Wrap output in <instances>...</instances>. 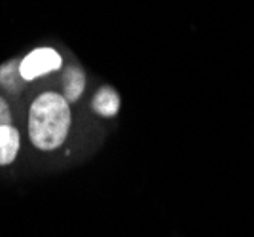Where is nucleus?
<instances>
[{
	"label": "nucleus",
	"mask_w": 254,
	"mask_h": 237,
	"mask_svg": "<svg viewBox=\"0 0 254 237\" xmlns=\"http://www.w3.org/2000/svg\"><path fill=\"white\" fill-rule=\"evenodd\" d=\"M70 129V108L66 99L48 91L34 99L29 114V135L40 150H55L66 140Z\"/></svg>",
	"instance_id": "nucleus-1"
},
{
	"label": "nucleus",
	"mask_w": 254,
	"mask_h": 237,
	"mask_svg": "<svg viewBox=\"0 0 254 237\" xmlns=\"http://www.w3.org/2000/svg\"><path fill=\"white\" fill-rule=\"evenodd\" d=\"M61 66V57L52 48H38L27 55L19 65V76L23 80H34L38 76L53 72Z\"/></svg>",
	"instance_id": "nucleus-2"
},
{
	"label": "nucleus",
	"mask_w": 254,
	"mask_h": 237,
	"mask_svg": "<svg viewBox=\"0 0 254 237\" xmlns=\"http://www.w3.org/2000/svg\"><path fill=\"white\" fill-rule=\"evenodd\" d=\"M19 150V133L11 125L0 127V165H8L15 160Z\"/></svg>",
	"instance_id": "nucleus-3"
},
{
	"label": "nucleus",
	"mask_w": 254,
	"mask_h": 237,
	"mask_svg": "<svg viewBox=\"0 0 254 237\" xmlns=\"http://www.w3.org/2000/svg\"><path fill=\"white\" fill-rule=\"evenodd\" d=\"M85 86V78L84 72L80 68H66V72L63 76V91L66 103H76Z\"/></svg>",
	"instance_id": "nucleus-4"
},
{
	"label": "nucleus",
	"mask_w": 254,
	"mask_h": 237,
	"mask_svg": "<svg viewBox=\"0 0 254 237\" xmlns=\"http://www.w3.org/2000/svg\"><path fill=\"white\" fill-rule=\"evenodd\" d=\"M93 108L101 116H114L120 108V97L112 87H101L93 99Z\"/></svg>",
	"instance_id": "nucleus-5"
},
{
	"label": "nucleus",
	"mask_w": 254,
	"mask_h": 237,
	"mask_svg": "<svg viewBox=\"0 0 254 237\" xmlns=\"http://www.w3.org/2000/svg\"><path fill=\"white\" fill-rule=\"evenodd\" d=\"M6 125H11V114L4 99H0V127H6Z\"/></svg>",
	"instance_id": "nucleus-6"
}]
</instances>
